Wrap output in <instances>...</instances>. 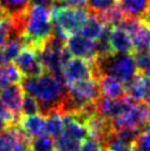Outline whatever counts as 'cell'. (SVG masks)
I'll return each mask as SVG.
<instances>
[{"mask_svg":"<svg viewBox=\"0 0 150 151\" xmlns=\"http://www.w3.org/2000/svg\"><path fill=\"white\" fill-rule=\"evenodd\" d=\"M13 25V33L20 35L25 46L37 52L41 50L53 35V23L51 9L41 4H31L23 14L10 18Z\"/></svg>","mask_w":150,"mask_h":151,"instance_id":"obj_1","label":"cell"},{"mask_svg":"<svg viewBox=\"0 0 150 151\" xmlns=\"http://www.w3.org/2000/svg\"><path fill=\"white\" fill-rule=\"evenodd\" d=\"M21 83L25 94L39 103L41 115L45 116L52 110L61 109L66 93L62 78L45 72L37 77H25Z\"/></svg>","mask_w":150,"mask_h":151,"instance_id":"obj_2","label":"cell"},{"mask_svg":"<svg viewBox=\"0 0 150 151\" xmlns=\"http://www.w3.org/2000/svg\"><path fill=\"white\" fill-rule=\"evenodd\" d=\"M89 13V10L85 8H70L54 4L51 8L53 34L64 41L72 35L79 34Z\"/></svg>","mask_w":150,"mask_h":151,"instance_id":"obj_3","label":"cell"},{"mask_svg":"<svg viewBox=\"0 0 150 151\" xmlns=\"http://www.w3.org/2000/svg\"><path fill=\"white\" fill-rule=\"evenodd\" d=\"M100 96L102 93L100 82L95 77L76 83L66 88V93L61 106V111L63 114L82 111L89 106L96 105Z\"/></svg>","mask_w":150,"mask_h":151,"instance_id":"obj_4","label":"cell"},{"mask_svg":"<svg viewBox=\"0 0 150 151\" xmlns=\"http://www.w3.org/2000/svg\"><path fill=\"white\" fill-rule=\"evenodd\" d=\"M93 64L97 80L102 76H110L125 86L129 84L138 73L133 54H112L97 59Z\"/></svg>","mask_w":150,"mask_h":151,"instance_id":"obj_5","label":"cell"},{"mask_svg":"<svg viewBox=\"0 0 150 151\" xmlns=\"http://www.w3.org/2000/svg\"><path fill=\"white\" fill-rule=\"evenodd\" d=\"M65 43L66 42L64 40L53 34L50 40L44 44V46L38 52L39 61L44 71L60 78H62L64 65L71 59Z\"/></svg>","mask_w":150,"mask_h":151,"instance_id":"obj_6","label":"cell"},{"mask_svg":"<svg viewBox=\"0 0 150 151\" xmlns=\"http://www.w3.org/2000/svg\"><path fill=\"white\" fill-rule=\"evenodd\" d=\"M112 120L116 131L123 129L144 131L150 122V107L142 103H135L128 110Z\"/></svg>","mask_w":150,"mask_h":151,"instance_id":"obj_7","label":"cell"},{"mask_svg":"<svg viewBox=\"0 0 150 151\" xmlns=\"http://www.w3.org/2000/svg\"><path fill=\"white\" fill-rule=\"evenodd\" d=\"M120 27L129 34L135 53L150 50V23L142 18L126 17Z\"/></svg>","mask_w":150,"mask_h":151,"instance_id":"obj_8","label":"cell"},{"mask_svg":"<svg viewBox=\"0 0 150 151\" xmlns=\"http://www.w3.org/2000/svg\"><path fill=\"white\" fill-rule=\"evenodd\" d=\"M93 77H95L94 64L79 58L69 60L62 72V78L66 88Z\"/></svg>","mask_w":150,"mask_h":151,"instance_id":"obj_9","label":"cell"},{"mask_svg":"<svg viewBox=\"0 0 150 151\" xmlns=\"http://www.w3.org/2000/svg\"><path fill=\"white\" fill-rule=\"evenodd\" d=\"M30 138L20 126V122L11 125L0 134V151H25L30 146Z\"/></svg>","mask_w":150,"mask_h":151,"instance_id":"obj_10","label":"cell"},{"mask_svg":"<svg viewBox=\"0 0 150 151\" xmlns=\"http://www.w3.org/2000/svg\"><path fill=\"white\" fill-rule=\"evenodd\" d=\"M66 50L71 56L83 59L91 63H94L97 59L96 43L81 34L72 35L66 40Z\"/></svg>","mask_w":150,"mask_h":151,"instance_id":"obj_11","label":"cell"},{"mask_svg":"<svg viewBox=\"0 0 150 151\" xmlns=\"http://www.w3.org/2000/svg\"><path fill=\"white\" fill-rule=\"evenodd\" d=\"M13 62L21 74L25 77H37L45 73L39 61L38 52L29 46H25Z\"/></svg>","mask_w":150,"mask_h":151,"instance_id":"obj_12","label":"cell"},{"mask_svg":"<svg viewBox=\"0 0 150 151\" xmlns=\"http://www.w3.org/2000/svg\"><path fill=\"white\" fill-rule=\"evenodd\" d=\"M126 96L135 103H142L150 107V81L146 74L137 73L129 84L126 85Z\"/></svg>","mask_w":150,"mask_h":151,"instance_id":"obj_13","label":"cell"},{"mask_svg":"<svg viewBox=\"0 0 150 151\" xmlns=\"http://www.w3.org/2000/svg\"><path fill=\"white\" fill-rule=\"evenodd\" d=\"M25 97V91L19 84L10 85L0 89V101L11 114L19 119L22 118L21 107Z\"/></svg>","mask_w":150,"mask_h":151,"instance_id":"obj_14","label":"cell"},{"mask_svg":"<svg viewBox=\"0 0 150 151\" xmlns=\"http://www.w3.org/2000/svg\"><path fill=\"white\" fill-rule=\"evenodd\" d=\"M109 42L115 54H131L133 44L129 34L121 27H114L109 30Z\"/></svg>","mask_w":150,"mask_h":151,"instance_id":"obj_15","label":"cell"},{"mask_svg":"<svg viewBox=\"0 0 150 151\" xmlns=\"http://www.w3.org/2000/svg\"><path fill=\"white\" fill-rule=\"evenodd\" d=\"M25 46V43L20 35L16 33L11 34L4 45L0 47V66L10 64L14 61Z\"/></svg>","mask_w":150,"mask_h":151,"instance_id":"obj_16","label":"cell"},{"mask_svg":"<svg viewBox=\"0 0 150 151\" xmlns=\"http://www.w3.org/2000/svg\"><path fill=\"white\" fill-rule=\"evenodd\" d=\"M20 126L31 139L46 134L45 117L41 114L22 117L20 120Z\"/></svg>","mask_w":150,"mask_h":151,"instance_id":"obj_17","label":"cell"},{"mask_svg":"<svg viewBox=\"0 0 150 151\" xmlns=\"http://www.w3.org/2000/svg\"><path fill=\"white\" fill-rule=\"evenodd\" d=\"M100 86L102 96L117 99L126 96V86L119 81L112 78L110 76H102L98 78Z\"/></svg>","mask_w":150,"mask_h":151,"instance_id":"obj_18","label":"cell"},{"mask_svg":"<svg viewBox=\"0 0 150 151\" xmlns=\"http://www.w3.org/2000/svg\"><path fill=\"white\" fill-rule=\"evenodd\" d=\"M45 131L46 134L52 139H56L64 132V120L61 109L52 110L45 116Z\"/></svg>","mask_w":150,"mask_h":151,"instance_id":"obj_19","label":"cell"},{"mask_svg":"<svg viewBox=\"0 0 150 151\" xmlns=\"http://www.w3.org/2000/svg\"><path fill=\"white\" fill-rule=\"evenodd\" d=\"M106 27L107 25H105L103 22L100 21V18L96 14L91 12L89 17L86 20L85 24L83 25V28H82L79 34L92 40V41H97L100 38V35L104 33Z\"/></svg>","mask_w":150,"mask_h":151,"instance_id":"obj_20","label":"cell"},{"mask_svg":"<svg viewBox=\"0 0 150 151\" xmlns=\"http://www.w3.org/2000/svg\"><path fill=\"white\" fill-rule=\"evenodd\" d=\"M118 7L127 18H142L149 0H117Z\"/></svg>","mask_w":150,"mask_h":151,"instance_id":"obj_21","label":"cell"},{"mask_svg":"<svg viewBox=\"0 0 150 151\" xmlns=\"http://www.w3.org/2000/svg\"><path fill=\"white\" fill-rule=\"evenodd\" d=\"M22 82V74L14 64L0 66V89Z\"/></svg>","mask_w":150,"mask_h":151,"instance_id":"obj_22","label":"cell"},{"mask_svg":"<svg viewBox=\"0 0 150 151\" xmlns=\"http://www.w3.org/2000/svg\"><path fill=\"white\" fill-rule=\"evenodd\" d=\"M0 6L10 18H17L28 10L31 0H0Z\"/></svg>","mask_w":150,"mask_h":151,"instance_id":"obj_23","label":"cell"},{"mask_svg":"<svg viewBox=\"0 0 150 151\" xmlns=\"http://www.w3.org/2000/svg\"><path fill=\"white\" fill-rule=\"evenodd\" d=\"M55 151H81L82 142L63 134L54 140Z\"/></svg>","mask_w":150,"mask_h":151,"instance_id":"obj_24","label":"cell"},{"mask_svg":"<svg viewBox=\"0 0 150 151\" xmlns=\"http://www.w3.org/2000/svg\"><path fill=\"white\" fill-rule=\"evenodd\" d=\"M32 151H55L54 139L49 137L48 134L32 138L29 146Z\"/></svg>","mask_w":150,"mask_h":151,"instance_id":"obj_25","label":"cell"},{"mask_svg":"<svg viewBox=\"0 0 150 151\" xmlns=\"http://www.w3.org/2000/svg\"><path fill=\"white\" fill-rule=\"evenodd\" d=\"M133 60L138 73L147 74L150 70V50L136 52L133 55Z\"/></svg>","mask_w":150,"mask_h":151,"instance_id":"obj_26","label":"cell"},{"mask_svg":"<svg viewBox=\"0 0 150 151\" xmlns=\"http://www.w3.org/2000/svg\"><path fill=\"white\" fill-rule=\"evenodd\" d=\"M117 4V0H87V7L89 12L100 14L107 11Z\"/></svg>","mask_w":150,"mask_h":151,"instance_id":"obj_27","label":"cell"},{"mask_svg":"<svg viewBox=\"0 0 150 151\" xmlns=\"http://www.w3.org/2000/svg\"><path fill=\"white\" fill-rule=\"evenodd\" d=\"M21 114L27 117V116H34L41 114L40 106L35 99L32 96H30L28 94H25L22 101V107H21Z\"/></svg>","mask_w":150,"mask_h":151,"instance_id":"obj_28","label":"cell"},{"mask_svg":"<svg viewBox=\"0 0 150 151\" xmlns=\"http://www.w3.org/2000/svg\"><path fill=\"white\" fill-rule=\"evenodd\" d=\"M13 33V25L10 17L7 18L0 24V47L4 45V43L8 41L10 35Z\"/></svg>","mask_w":150,"mask_h":151,"instance_id":"obj_29","label":"cell"},{"mask_svg":"<svg viewBox=\"0 0 150 151\" xmlns=\"http://www.w3.org/2000/svg\"><path fill=\"white\" fill-rule=\"evenodd\" d=\"M133 151H150V132L144 130L133 145Z\"/></svg>","mask_w":150,"mask_h":151,"instance_id":"obj_30","label":"cell"},{"mask_svg":"<svg viewBox=\"0 0 150 151\" xmlns=\"http://www.w3.org/2000/svg\"><path fill=\"white\" fill-rule=\"evenodd\" d=\"M105 150L108 151H133V146H129L127 143L120 141L119 139L116 137V134L112 138V140L107 143L106 149Z\"/></svg>","mask_w":150,"mask_h":151,"instance_id":"obj_31","label":"cell"},{"mask_svg":"<svg viewBox=\"0 0 150 151\" xmlns=\"http://www.w3.org/2000/svg\"><path fill=\"white\" fill-rule=\"evenodd\" d=\"M81 151H105L103 145L96 139L88 137L83 141Z\"/></svg>","mask_w":150,"mask_h":151,"instance_id":"obj_32","label":"cell"},{"mask_svg":"<svg viewBox=\"0 0 150 151\" xmlns=\"http://www.w3.org/2000/svg\"><path fill=\"white\" fill-rule=\"evenodd\" d=\"M55 4L70 7V8H83L87 4V0H56Z\"/></svg>","mask_w":150,"mask_h":151,"instance_id":"obj_33","label":"cell"},{"mask_svg":"<svg viewBox=\"0 0 150 151\" xmlns=\"http://www.w3.org/2000/svg\"><path fill=\"white\" fill-rule=\"evenodd\" d=\"M35 4H41L48 8H52L55 4V0H33Z\"/></svg>","mask_w":150,"mask_h":151,"instance_id":"obj_34","label":"cell"},{"mask_svg":"<svg viewBox=\"0 0 150 151\" xmlns=\"http://www.w3.org/2000/svg\"><path fill=\"white\" fill-rule=\"evenodd\" d=\"M142 19L144 20H146L148 23H150V4H148V7H147L146 11L144 13V16H142Z\"/></svg>","mask_w":150,"mask_h":151,"instance_id":"obj_35","label":"cell"},{"mask_svg":"<svg viewBox=\"0 0 150 151\" xmlns=\"http://www.w3.org/2000/svg\"><path fill=\"white\" fill-rule=\"evenodd\" d=\"M7 18H9V16L6 13V11H4V9L1 8V6H0V24L4 21Z\"/></svg>","mask_w":150,"mask_h":151,"instance_id":"obj_36","label":"cell"},{"mask_svg":"<svg viewBox=\"0 0 150 151\" xmlns=\"http://www.w3.org/2000/svg\"><path fill=\"white\" fill-rule=\"evenodd\" d=\"M146 75H147V77H148V78H149V81H150V70L148 71V73H147Z\"/></svg>","mask_w":150,"mask_h":151,"instance_id":"obj_37","label":"cell"},{"mask_svg":"<svg viewBox=\"0 0 150 151\" xmlns=\"http://www.w3.org/2000/svg\"><path fill=\"white\" fill-rule=\"evenodd\" d=\"M25 151H32V150H25Z\"/></svg>","mask_w":150,"mask_h":151,"instance_id":"obj_38","label":"cell"},{"mask_svg":"<svg viewBox=\"0 0 150 151\" xmlns=\"http://www.w3.org/2000/svg\"><path fill=\"white\" fill-rule=\"evenodd\" d=\"M55 2H56V0H55Z\"/></svg>","mask_w":150,"mask_h":151,"instance_id":"obj_39","label":"cell"},{"mask_svg":"<svg viewBox=\"0 0 150 151\" xmlns=\"http://www.w3.org/2000/svg\"><path fill=\"white\" fill-rule=\"evenodd\" d=\"M149 2H150V0H149Z\"/></svg>","mask_w":150,"mask_h":151,"instance_id":"obj_40","label":"cell"}]
</instances>
